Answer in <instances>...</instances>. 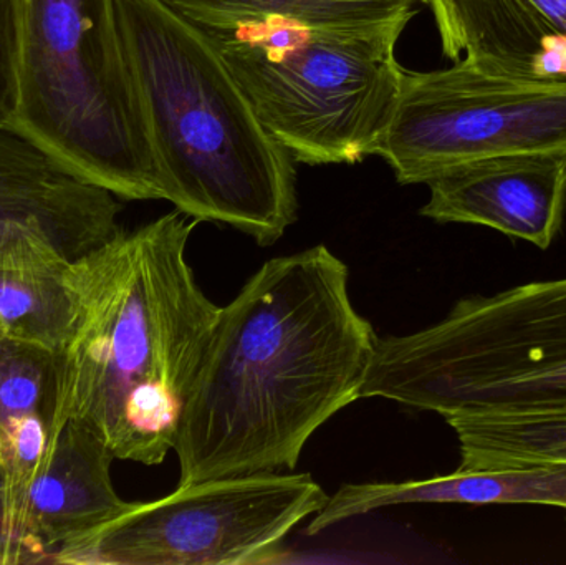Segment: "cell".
Returning a JSON list of instances; mask_svg holds the SVG:
<instances>
[{
	"instance_id": "obj_1",
	"label": "cell",
	"mask_w": 566,
	"mask_h": 565,
	"mask_svg": "<svg viewBox=\"0 0 566 565\" xmlns=\"http://www.w3.org/2000/svg\"><path fill=\"white\" fill-rule=\"evenodd\" d=\"M326 245L265 262L221 307L189 388L179 486L292 471L313 433L359 400L378 335Z\"/></svg>"
},
{
	"instance_id": "obj_2",
	"label": "cell",
	"mask_w": 566,
	"mask_h": 565,
	"mask_svg": "<svg viewBox=\"0 0 566 565\" xmlns=\"http://www.w3.org/2000/svg\"><path fill=\"white\" fill-rule=\"evenodd\" d=\"M198 222L176 209L70 264L72 331L56 354L52 428L80 421L116 460L145 467L175 450L221 311L186 259Z\"/></svg>"
},
{
	"instance_id": "obj_3",
	"label": "cell",
	"mask_w": 566,
	"mask_h": 565,
	"mask_svg": "<svg viewBox=\"0 0 566 565\" xmlns=\"http://www.w3.org/2000/svg\"><path fill=\"white\" fill-rule=\"evenodd\" d=\"M119 15L163 199L275 244L298 211L293 156L205 30L163 0H119Z\"/></svg>"
},
{
	"instance_id": "obj_4",
	"label": "cell",
	"mask_w": 566,
	"mask_h": 565,
	"mask_svg": "<svg viewBox=\"0 0 566 565\" xmlns=\"http://www.w3.org/2000/svg\"><path fill=\"white\" fill-rule=\"evenodd\" d=\"M359 398L451 418H566V278L462 299L376 342Z\"/></svg>"
},
{
	"instance_id": "obj_5",
	"label": "cell",
	"mask_w": 566,
	"mask_h": 565,
	"mask_svg": "<svg viewBox=\"0 0 566 565\" xmlns=\"http://www.w3.org/2000/svg\"><path fill=\"white\" fill-rule=\"evenodd\" d=\"M409 20L318 25L268 17L205 32L296 163L356 165L375 155L395 108L396 45Z\"/></svg>"
},
{
	"instance_id": "obj_6",
	"label": "cell",
	"mask_w": 566,
	"mask_h": 565,
	"mask_svg": "<svg viewBox=\"0 0 566 565\" xmlns=\"http://www.w3.org/2000/svg\"><path fill=\"white\" fill-rule=\"evenodd\" d=\"M13 132L128 201L163 199L119 0H20Z\"/></svg>"
},
{
	"instance_id": "obj_7",
	"label": "cell",
	"mask_w": 566,
	"mask_h": 565,
	"mask_svg": "<svg viewBox=\"0 0 566 565\" xmlns=\"http://www.w3.org/2000/svg\"><path fill=\"white\" fill-rule=\"evenodd\" d=\"M534 153H566V75L465 55L449 69H402L375 155L399 185H428L465 163Z\"/></svg>"
},
{
	"instance_id": "obj_8",
	"label": "cell",
	"mask_w": 566,
	"mask_h": 565,
	"mask_svg": "<svg viewBox=\"0 0 566 565\" xmlns=\"http://www.w3.org/2000/svg\"><path fill=\"white\" fill-rule=\"evenodd\" d=\"M328 494L308 473L244 474L178 486L132 506L69 544L53 564L249 565L281 557L282 544Z\"/></svg>"
},
{
	"instance_id": "obj_9",
	"label": "cell",
	"mask_w": 566,
	"mask_h": 565,
	"mask_svg": "<svg viewBox=\"0 0 566 565\" xmlns=\"http://www.w3.org/2000/svg\"><path fill=\"white\" fill-rule=\"evenodd\" d=\"M115 195L86 181L42 146L0 129V244L36 238L70 262L122 232Z\"/></svg>"
},
{
	"instance_id": "obj_10",
	"label": "cell",
	"mask_w": 566,
	"mask_h": 565,
	"mask_svg": "<svg viewBox=\"0 0 566 565\" xmlns=\"http://www.w3.org/2000/svg\"><path fill=\"white\" fill-rule=\"evenodd\" d=\"M106 444L85 425L66 420L50 430L45 454L23 498L10 564L52 563L69 544L125 513L115 491Z\"/></svg>"
},
{
	"instance_id": "obj_11",
	"label": "cell",
	"mask_w": 566,
	"mask_h": 565,
	"mask_svg": "<svg viewBox=\"0 0 566 565\" xmlns=\"http://www.w3.org/2000/svg\"><path fill=\"white\" fill-rule=\"evenodd\" d=\"M421 216L478 224L548 249L566 208V153L497 156L431 179Z\"/></svg>"
},
{
	"instance_id": "obj_12",
	"label": "cell",
	"mask_w": 566,
	"mask_h": 565,
	"mask_svg": "<svg viewBox=\"0 0 566 565\" xmlns=\"http://www.w3.org/2000/svg\"><path fill=\"white\" fill-rule=\"evenodd\" d=\"M405 504H541L566 510V461H541L495 470L455 471L402 483L345 484L306 527L316 536L343 521Z\"/></svg>"
},
{
	"instance_id": "obj_13",
	"label": "cell",
	"mask_w": 566,
	"mask_h": 565,
	"mask_svg": "<svg viewBox=\"0 0 566 565\" xmlns=\"http://www.w3.org/2000/svg\"><path fill=\"white\" fill-rule=\"evenodd\" d=\"M468 56L566 75V0H452Z\"/></svg>"
},
{
	"instance_id": "obj_14",
	"label": "cell",
	"mask_w": 566,
	"mask_h": 565,
	"mask_svg": "<svg viewBox=\"0 0 566 565\" xmlns=\"http://www.w3.org/2000/svg\"><path fill=\"white\" fill-rule=\"evenodd\" d=\"M72 262L42 239L0 244V332L60 354L72 331Z\"/></svg>"
},
{
	"instance_id": "obj_15",
	"label": "cell",
	"mask_w": 566,
	"mask_h": 565,
	"mask_svg": "<svg viewBox=\"0 0 566 565\" xmlns=\"http://www.w3.org/2000/svg\"><path fill=\"white\" fill-rule=\"evenodd\" d=\"M202 30L228 29L268 17L318 25H369L412 19L428 0H163Z\"/></svg>"
},
{
	"instance_id": "obj_16",
	"label": "cell",
	"mask_w": 566,
	"mask_h": 565,
	"mask_svg": "<svg viewBox=\"0 0 566 565\" xmlns=\"http://www.w3.org/2000/svg\"><path fill=\"white\" fill-rule=\"evenodd\" d=\"M56 354L0 332V454L25 438L49 437Z\"/></svg>"
},
{
	"instance_id": "obj_17",
	"label": "cell",
	"mask_w": 566,
	"mask_h": 565,
	"mask_svg": "<svg viewBox=\"0 0 566 565\" xmlns=\"http://www.w3.org/2000/svg\"><path fill=\"white\" fill-rule=\"evenodd\" d=\"M459 471L566 461V418H451Z\"/></svg>"
},
{
	"instance_id": "obj_18",
	"label": "cell",
	"mask_w": 566,
	"mask_h": 565,
	"mask_svg": "<svg viewBox=\"0 0 566 565\" xmlns=\"http://www.w3.org/2000/svg\"><path fill=\"white\" fill-rule=\"evenodd\" d=\"M22 7L20 0H0V129H10L20 102Z\"/></svg>"
},
{
	"instance_id": "obj_19",
	"label": "cell",
	"mask_w": 566,
	"mask_h": 565,
	"mask_svg": "<svg viewBox=\"0 0 566 565\" xmlns=\"http://www.w3.org/2000/svg\"><path fill=\"white\" fill-rule=\"evenodd\" d=\"M428 6L431 7L436 25H438L442 52L449 59L458 62L462 50H464V40H462V33L459 30L452 0H428Z\"/></svg>"
}]
</instances>
